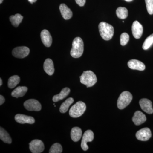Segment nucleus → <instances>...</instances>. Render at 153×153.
<instances>
[{
  "label": "nucleus",
  "instance_id": "obj_24",
  "mask_svg": "<svg viewBox=\"0 0 153 153\" xmlns=\"http://www.w3.org/2000/svg\"><path fill=\"white\" fill-rule=\"evenodd\" d=\"M23 17L20 14H17L14 16H11L10 17V20L12 25L16 27H17L20 23L22 22Z\"/></svg>",
  "mask_w": 153,
  "mask_h": 153
},
{
  "label": "nucleus",
  "instance_id": "obj_12",
  "mask_svg": "<svg viewBox=\"0 0 153 153\" xmlns=\"http://www.w3.org/2000/svg\"><path fill=\"white\" fill-rule=\"evenodd\" d=\"M132 33L134 38L139 39L141 37L143 33V27L141 24L138 21H134L132 25Z\"/></svg>",
  "mask_w": 153,
  "mask_h": 153
},
{
  "label": "nucleus",
  "instance_id": "obj_25",
  "mask_svg": "<svg viewBox=\"0 0 153 153\" xmlns=\"http://www.w3.org/2000/svg\"><path fill=\"white\" fill-rule=\"evenodd\" d=\"M20 82V78L18 75L11 76L9 79L8 86L9 88H14L19 84Z\"/></svg>",
  "mask_w": 153,
  "mask_h": 153
},
{
  "label": "nucleus",
  "instance_id": "obj_21",
  "mask_svg": "<svg viewBox=\"0 0 153 153\" xmlns=\"http://www.w3.org/2000/svg\"><path fill=\"white\" fill-rule=\"evenodd\" d=\"M27 90L28 88L26 86H19L13 91L11 95L16 98L22 97L26 94Z\"/></svg>",
  "mask_w": 153,
  "mask_h": 153
},
{
  "label": "nucleus",
  "instance_id": "obj_30",
  "mask_svg": "<svg viewBox=\"0 0 153 153\" xmlns=\"http://www.w3.org/2000/svg\"><path fill=\"white\" fill-rule=\"evenodd\" d=\"M146 7L148 13L150 15L153 14V0H145Z\"/></svg>",
  "mask_w": 153,
  "mask_h": 153
},
{
  "label": "nucleus",
  "instance_id": "obj_27",
  "mask_svg": "<svg viewBox=\"0 0 153 153\" xmlns=\"http://www.w3.org/2000/svg\"><path fill=\"white\" fill-rule=\"evenodd\" d=\"M63 152V148L60 144L55 143L52 145L49 150V153H61Z\"/></svg>",
  "mask_w": 153,
  "mask_h": 153
},
{
  "label": "nucleus",
  "instance_id": "obj_4",
  "mask_svg": "<svg viewBox=\"0 0 153 153\" xmlns=\"http://www.w3.org/2000/svg\"><path fill=\"white\" fill-rule=\"evenodd\" d=\"M86 105L82 101H79L74 105L70 109L69 114L71 117H79L82 116L86 110Z\"/></svg>",
  "mask_w": 153,
  "mask_h": 153
},
{
  "label": "nucleus",
  "instance_id": "obj_9",
  "mask_svg": "<svg viewBox=\"0 0 153 153\" xmlns=\"http://www.w3.org/2000/svg\"><path fill=\"white\" fill-rule=\"evenodd\" d=\"M30 50L28 47H17L13 49L12 54L14 57L19 58H23L27 57L30 54Z\"/></svg>",
  "mask_w": 153,
  "mask_h": 153
},
{
  "label": "nucleus",
  "instance_id": "obj_14",
  "mask_svg": "<svg viewBox=\"0 0 153 153\" xmlns=\"http://www.w3.org/2000/svg\"><path fill=\"white\" fill-rule=\"evenodd\" d=\"M41 37L42 43L44 46L49 47L52 44V39L50 33L47 30H43L41 33Z\"/></svg>",
  "mask_w": 153,
  "mask_h": 153
},
{
  "label": "nucleus",
  "instance_id": "obj_18",
  "mask_svg": "<svg viewBox=\"0 0 153 153\" xmlns=\"http://www.w3.org/2000/svg\"><path fill=\"white\" fill-rule=\"evenodd\" d=\"M44 71L48 75H52L55 71L54 63L51 59L48 58L45 60L44 64Z\"/></svg>",
  "mask_w": 153,
  "mask_h": 153
},
{
  "label": "nucleus",
  "instance_id": "obj_7",
  "mask_svg": "<svg viewBox=\"0 0 153 153\" xmlns=\"http://www.w3.org/2000/svg\"><path fill=\"white\" fill-rule=\"evenodd\" d=\"M94 138V134L92 131L88 130L85 131L82 136L81 147L83 151H87L88 149V142H92Z\"/></svg>",
  "mask_w": 153,
  "mask_h": 153
},
{
  "label": "nucleus",
  "instance_id": "obj_13",
  "mask_svg": "<svg viewBox=\"0 0 153 153\" xmlns=\"http://www.w3.org/2000/svg\"><path fill=\"white\" fill-rule=\"evenodd\" d=\"M17 122L21 124H33L35 123V120L33 117L22 114H17L15 117Z\"/></svg>",
  "mask_w": 153,
  "mask_h": 153
},
{
  "label": "nucleus",
  "instance_id": "obj_11",
  "mask_svg": "<svg viewBox=\"0 0 153 153\" xmlns=\"http://www.w3.org/2000/svg\"><path fill=\"white\" fill-rule=\"evenodd\" d=\"M139 104L141 109L148 114L153 113L152 103L149 100L143 98L140 100Z\"/></svg>",
  "mask_w": 153,
  "mask_h": 153
},
{
  "label": "nucleus",
  "instance_id": "obj_5",
  "mask_svg": "<svg viewBox=\"0 0 153 153\" xmlns=\"http://www.w3.org/2000/svg\"><path fill=\"white\" fill-rule=\"evenodd\" d=\"M132 95L128 91H125L121 94L118 99L117 105L119 109H123L131 102Z\"/></svg>",
  "mask_w": 153,
  "mask_h": 153
},
{
  "label": "nucleus",
  "instance_id": "obj_34",
  "mask_svg": "<svg viewBox=\"0 0 153 153\" xmlns=\"http://www.w3.org/2000/svg\"><path fill=\"white\" fill-rule=\"evenodd\" d=\"M2 80L1 78H0V85L1 86L2 85Z\"/></svg>",
  "mask_w": 153,
  "mask_h": 153
},
{
  "label": "nucleus",
  "instance_id": "obj_26",
  "mask_svg": "<svg viewBox=\"0 0 153 153\" xmlns=\"http://www.w3.org/2000/svg\"><path fill=\"white\" fill-rule=\"evenodd\" d=\"M116 15L119 19H126L128 16V11L125 7H119L117 9Z\"/></svg>",
  "mask_w": 153,
  "mask_h": 153
},
{
  "label": "nucleus",
  "instance_id": "obj_23",
  "mask_svg": "<svg viewBox=\"0 0 153 153\" xmlns=\"http://www.w3.org/2000/svg\"><path fill=\"white\" fill-rule=\"evenodd\" d=\"M74 99L72 97H69L63 102L60 108V111L62 113H65L67 112L68 110L69 106L71 105V104L74 102Z\"/></svg>",
  "mask_w": 153,
  "mask_h": 153
},
{
  "label": "nucleus",
  "instance_id": "obj_6",
  "mask_svg": "<svg viewBox=\"0 0 153 153\" xmlns=\"http://www.w3.org/2000/svg\"><path fill=\"white\" fill-rule=\"evenodd\" d=\"M24 105L25 108L29 111H40L42 108L41 103L38 100L33 99L26 100Z\"/></svg>",
  "mask_w": 153,
  "mask_h": 153
},
{
  "label": "nucleus",
  "instance_id": "obj_36",
  "mask_svg": "<svg viewBox=\"0 0 153 153\" xmlns=\"http://www.w3.org/2000/svg\"><path fill=\"white\" fill-rule=\"evenodd\" d=\"M3 1H4V0H0V4H2L3 2Z\"/></svg>",
  "mask_w": 153,
  "mask_h": 153
},
{
  "label": "nucleus",
  "instance_id": "obj_8",
  "mask_svg": "<svg viewBox=\"0 0 153 153\" xmlns=\"http://www.w3.org/2000/svg\"><path fill=\"white\" fill-rule=\"evenodd\" d=\"M29 145L30 150L33 153H41L44 151V144L41 140H33Z\"/></svg>",
  "mask_w": 153,
  "mask_h": 153
},
{
  "label": "nucleus",
  "instance_id": "obj_3",
  "mask_svg": "<svg viewBox=\"0 0 153 153\" xmlns=\"http://www.w3.org/2000/svg\"><path fill=\"white\" fill-rule=\"evenodd\" d=\"M80 81L88 88L92 87L97 82V78L93 71L90 70L84 71L80 76Z\"/></svg>",
  "mask_w": 153,
  "mask_h": 153
},
{
  "label": "nucleus",
  "instance_id": "obj_2",
  "mask_svg": "<svg viewBox=\"0 0 153 153\" xmlns=\"http://www.w3.org/2000/svg\"><path fill=\"white\" fill-rule=\"evenodd\" d=\"M70 52L71 56L75 58L81 57L84 51V44L82 39L79 37L74 38Z\"/></svg>",
  "mask_w": 153,
  "mask_h": 153
},
{
  "label": "nucleus",
  "instance_id": "obj_33",
  "mask_svg": "<svg viewBox=\"0 0 153 153\" xmlns=\"http://www.w3.org/2000/svg\"><path fill=\"white\" fill-rule=\"evenodd\" d=\"M37 1V0H28L29 2H30L32 4H33V3L36 2Z\"/></svg>",
  "mask_w": 153,
  "mask_h": 153
},
{
  "label": "nucleus",
  "instance_id": "obj_1",
  "mask_svg": "<svg viewBox=\"0 0 153 153\" xmlns=\"http://www.w3.org/2000/svg\"><path fill=\"white\" fill-rule=\"evenodd\" d=\"M100 34L105 41H109L112 38L114 34V29L111 25L106 22H102L98 26Z\"/></svg>",
  "mask_w": 153,
  "mask_h": 153
},
{
  "label": "nucleus",
  "instance_id": "obj_32",
  "mask_svg": "<svg viewBox=\"0 0 153 153\" xmlns=\"http://www.w3.org/2000/svg\"><path fill=\"white\" fill-rule=\"evenodd\" d=\"M5 99L4 96L2 95H0V105H2L5 102Z\"/></svg>",
  "mask_w": 153,
  "mask_h": 153
},
{
  "label": "nucleus",
  "instance_id": "obj_28",
  "mask_svg": "<svg viewBox=\"0 0 153 153\" xmlns=\"http://www.w3.org/2000/svg\"><path fill=\"white\" fill-rule=\"evenodd\" d=\"M153 44V34L148 37L145 40L143 45L144 50H147Z\"/></svg>",
  "mask_w": 153,
  "mask_h": 153
},
{
  "label": "nucleus",
  "instance_id": "obj_29",
  "mask_svg": "<svg viewBox=\"0 0 153 153\" xmlns=\"http://www.w3.org/2000/svg\"><path fill=\"white\" fill-rule=\"evenodd\" d=\"M129 36L127 33H122L120 37V43L122 46H125L128 43Z\"/></svg>",
  "mask_w": 153,
  "mask_h": 153
},
{
  "label": "nucleus",
  "instance_id": "obj_17",
  "mask_svg": "<svg viewBox=\"0 0 153 153\" xmlns=\"http://www.w3.org/2000/svg\"><path fill=\"white\" fill-rule=\"evenodd\" d=\"M59 9L63 19L65 20H68L72 18L73 15L72 11L65 4H61L59 7Z\"/></svg>",
  "mask_w": 153,
  "mask_h": 153
},
{
  "label": "nucleus",
  "instance_id": "obj_15",
  "mask_svg": "<svg viewBox=\"0 0 153 153\" xmlns=\"http://www.w3.org/2000/svg\"><path fill=\"white\" fill-rule=\"evenodd\" d=\"M128 66L131 69L139 71H143L146 68V66L143 62L135 59L129 60L128 63Z\"/></svg>",
  "mask_w": 153,
  "mask_h": 153
},
{
  "label": "nucleus",
  "instance_id": "obj_10",
  "mask_svg": "<svg viewBox=\"0 0 153 153\" xmlns=\"http://www.w3.org/2000/svg\"><path fill=\"white\" fill-rule=\"evenodd\" d=\"M137 139L142 141H146L152 137L150 129L148 128H144L140 130L136 134Z\"/></svg>",
  "mask_w": 153,
  "mask_h": 153
},
{
  "label": "nucleus",
  "instance_id": "obj_31",
  "mask_svg": "<svg viewBox=\"0 0 153 153\" xmlns=\"http://www.w3.org/2000/svg\"><path fill=\"white\" fill-rule=\"evenodd\" d=\"M77 4L80 7H83L85 4L86 0H75Z\"/></svg>",
  "mask_w": 153,
  "mask_h": 153
},
{
  "label": "nucleus",
  "instance_id": "obj_35",
  "mask_svg": "<svg viewBox=\"0 0 153 153\" xmlns=\"http://www.w3.org/2000/svg\"><path fill=\"white\" fill-rule=\"evenodd\" d=\"M125 1L127 2H131L133 0H125Z\"/></svg>",
  "mask_w": 153,
  "mask_h": 153
},
{
  "label": "nucleus",
  "instance_id": "obj_19",
  "mask_svg": "<svg viewBox=\"0 0 153 153\" xmlns=\"http://www.w3.org/2000/svg\"><path fill=\"white\" fill-rule=\"evenodd\" d=\"M70 92V89L68 88H65L61 90V92L59 94L54 96L52 100L54 102H57L62 100L63 99L66 98Z\"/></svg>",
  "mask_w": 153,
  "mask_h": 153
},
{
  "label": "nucleus",
  "instance_id": "obj_22",
  "mask_svg": "<svg viewBox=\"0 0 153 153\" xmlns=\"http://www.w3.org/2000/svg\"><path fill=\"white\" fill-rule=\"evenodd\" d=\"M0 139L6 143L11 144L12 140L9 134L2 128H0Z\"/></svg>",
  "mask_w": 153,
  "mask_h": 153
},
{
  "label": "nucleus",
  "instance_id": "obj_20",
  "mask_svg": "<svg viewBox=\"0 0 153 153\" xmlns=\"http://www.w3.org/2000/svg\"><path fill=\"white\" fill-rule=\"evenodd\" d=\"M82 130L79 128L75 127L73 128L71 131V139L74 142H78L82 137Z\"/></svg>",
  "mask_w": 153,
  "mask_h": 153
},
{
  "label": "nucleus",
  "instance_id": "obj_16",
  "mask_svg": "<svg viewBox=\"0 0 153 153\" xmlns=\"http://www.w3.org/2000/svg\"><path fill=\"white\" fill-rule=\"evenodd\" d=\"M146 120V115L140 111H137L134 114L132 117V121L136 126L140 125L143 123Z\"/></svg>",
  "mask_w": 153,
  "mask_h": 153
}]
</instances>
